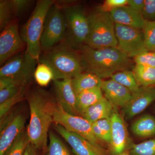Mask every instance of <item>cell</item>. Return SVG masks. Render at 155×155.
<instances>
[{"label": "cell", "instance_id": "1", "mask_svg": "<svg viewBox=\"0 0 155 155\" xmlns=\"http://www.w3.org/2000/svg\"><path fill=\"white\" fill-rule=\"evenodd\" d=\"M27 98L30 113V121L26 128L29 141L38 150L46 152L57 101L48 92L40 88L28 92Z\"/></svg>", "mask_w": 155, "mask_h": 155}, {"label": "cell", "instance_id": "2", "mask_svg": "<svg viewBox=\"0 0 155 155\" xmlns=\"http://www.w3.org/2000/svg\"><path fill=\"white\" fill-rule=\"evenodd\" d=\"M79 51L83 71L101 79L128 70L131 66L130 58L117 47L94 49L84 45Z\"/></svg>", "mask_w": 155, "mask_h": 155}, {"label": "cell", "instance_id": "3", "mask_svg": "<svg viewBox=\"0 0 155 155\" xmlns=\"http://www.w3.org/2000/svg\"><path fill=\"white\" fill-rule=\"evenodd\" d=\"M39 63L46 64L51 69L54 80L72 79L84 71L79 50L64 42L42 52Z\"/></svg>", "mask_w": 155, "mask_h": 155}, {"label": "cell", "instance_id": "4", "mask_svg": "<svg viewBox=\"0 0 155 155\" xmlns=\"http://www.w3.org/2000/svg\"><path fill=\"white\" fill-rule=\"evenodd\" d=\"M54 3L53 0L38 1L30 17L21 28L20 35L26 44V51L38 62L42 53L41 39L45 19L49 10Z\"/></svg>", "mask_w": 155, "mask_h": 155}, {"label": "cell", "instance_id": "5", "mask_svg": "<svg viewBox=\"0 0 155 155\" xmlns=\"http://www.w3.org/2000/svg\"><path fill=\"white\" fill-rule=\"evenodd\" d=\"M88 19L89 34L85 45L94 49L117 47L115 23L109 12L99 8Z\"/></svg>", "mask_w": 155, "mask_h": 155}, {"label": "cell", "instance_id": "6", "mask_svg": "<svg viewBox=\"0 0 155 155\" xmlns=\"http://www.w3.org/2000/svg\"><path fill=\"white\" fill-rule=\"evenodd\" d=\"M67 25L66 38L64 41L70 46L79 50L85 45L89 34L88 16L81 6H69L62 9Z\"/></svg>", "mask_w": 155, "mask_h": 155}, {"label": "cell", "instance_id": "7", "mask_svg": "<svg viewBox=\"0 0 155 155\" xmlns=\"http://www.w3.org/2000/svg\"><path fill=\"white\" fill-rule=\"evenodd\" d=\"M38 61L26 50L9 59L0 69V77L11 78L17 84L28 86L34 78Z\"/></svg>", "mask_w": 155, "mask_h": 155}, {"label": "cell", "instance_id": "8", "mask_svg": "<svg viewBox=\"0 0 155 155\" xmlns=\"http://www.w3.org/2000/svg\"><path fill=\"white\" fill-rule=\"evenodd\" d=\"M67 30V20L62 9L54 4L45 19L41 39L42 52L47 51L64 41Z\"/></svg>", "mask_w": 155, "mask_h": 155}, {"label": "cell", "instance_id": "9", "mask_svg": "<svg viewBox=\"0 0 155 155\" xmlns=\"http://www.w3.org/2000/svg\"><path fill=\"white\" fill-rule=\"evenodd\" d=\"M54 122L61 125L69 132L77 134L97 146H100L99 140L92 130V124L84 117L68 114L57 103L54 116Z\"/></svg>", "mask_w": 155, "mask_h": 155}, {"label": "cell", "instance_id": "10", "mask_svg": "<svg viewBox=\"0 0 155 155\" xmlns=\"http://www.w3.org/2000/svg\"><path fill=\"white\" fill-rule=\"evenodd\" d=\"M115 28L117 48L129 58H134L140 53L147 51L142 29L115 23Z\"/></svg>", "mask_w": 155, "mask_h": 155}, {"label": "cell", "instance_id": "11", "mask_svg": "<svg viewBox=\"0 0 155 155\" xmlns=\"http://www.w3.org/2000/svg\"><path fill=\"white\" fill-rule=\"evenodd\" d=\"M26 44L18 29V21L14 19L1 31L0 35V65L25 51Z\"/></svg>", "mask_w": 155, "mask_h": 155}, {"label": "cell", "instance_id": "12", "mask_svg": "<svg viewBox=\"0 0 155 155\" xmlns=\"http://www.w3.org/2000/svg\"><path fill=\"white\" fill-rule=\"evenodd\" d=\"M25 116L10 111L1 118L0 155H3L18 136L25 130Z\"/></svg>", "mask_w": 155, "mask_h": 155}, {"label": "cell", "instance_id": "13", "mask_svg": "<svg viewBox=\"0 0 155 155\" xmlns=\"http://www.w3.org/2000/svg\"><path fill=\"white\" fill-rule=\"evenodd\" d=\"M53 127L64 139L76 155H105L101 147L97 146L77 134L67 131L64 127L54 123Z\"/></svg>", "mask_w": 155, "mask_h": 155}, {"label": "cell", "instance_id": "14", "mask_svg": "<svg viewBox=\"0 0 155 155\" xmlns=\"http://www.w3.org/2000/svg\"><path fill=\"white\" fill-rule=\"evenodd\" d=\"M54 83L57 103L68 114L78 116L77 96L73 89L72 79L54 80Z\"/></svg>", "mask_w": 155, "mask_h": 155}, {"label": "cell", "instance_id": "15", "mask_svg": "<svg viewBox=\"0 0 155 155\" xmlns=\"http://www.w3.org/2000/svg\"><path fill=\"white\" fill-rule=\"evenodd\" d=\"M155 101V86H141L132 94V97L124 107L126 118L130 119L144 110Z\"/></svg>", "mask_w": 155, "mask_h": 155}, {"label": "cell", "instance_id": "16", "mask_svg": "<svg viewBox=\"0 0 155 155\" xmlns=\"http://www.w3.org/2000/svg\"><path fill=\"white\" fill-rule=\"evenodd\" d=\"M111 140L110 144L115 155L124 152L127 142V128L121 116L114 110L110 117Z\"/></svg>", "mask_w": 155, "mask_h": 155}, {"label": "cell", "instance_id": "17", "mask_svg": "<svg viewBox=\"0 0 155 155\" xmlns=\"http://www.w3.org/2000/svg\"><path fill=\"white\" fill-rule=\"evenodd\" d=\"M115 24L142 29L145 22L142 14L128 5L123 6L110 12Z\"/></svg>", "mask_w": 155, "mask_h": 155}, {"label": "cell", "instance_id": "18", "mask_svg": "<svg viewBox=\"0 0 155 155\" xmlns=\"http://www.w3.org/2000/svg\"><path fill=\"white\" fill-rule=\"evenodd\" d=\"M101 88L106 97L115 107L124 108L132 97L129 90L111 79L103 81Z\"/></svg>", "mask_w": 155, "mask_h": 155}, {"label": "cell", "instance_id": "19", "mask_svg": "<svg viewBox=\"0 0 155 155\" xmlns=\"http://www.w3.org/2000/svg\"><path fill=\"white\" fill-rule=\"evenodd\" d=\"M114 107L113 104L104 97L88 108L82 116L92 124L101 119L110 118L114 111Z\"/></svg>", "mask_w": 155, "mask_h": 155}, {"label": "cell", "instance_id": "20", "mask_svg": "<svg viewBox=\"0 0 155 155\" xmlns=\"http://www.w3.org/2000/svg\"><path fill=\"white\" fill-rule=\"evenodd\" d=\"M102 79L89 72H82L72 79V86L76 96L85 91L101 87Z\"/></svg>", "mask_w": 155, "mask_h": 155}, {"label": "cell", "instance_id": "21", "mask_svg": "<svg viewBox=\"0 0 155 155\" xmlns=\"http://www.w3.org/2000/svg\"><path fill=\"white\" fill-rule=\"evenodd\" d=\"M104 97L101 87L85 91L78 95L76 104L79 114L83 115L88 108L97 102Z\"/></svg>", "mask_w": 155, "mask_h": 155}, {"label": "cell", "instance_id": "22", "mask_svg": "<svg viewBox=\"0 0 155 155\" xmlns=\"http://www.w3.org/2000/svg\"><path fill=\"white\" fill-rule=\"evenodd\" d=\"M134 134L141 137L155 136V119L151 115L146 114L134 122L131 125Z\"/></svg>", "mask_w": 155, "mask_h": 155}, {"label": "cell", "instance_id": "23", "mask_svg": "<svg viewBox=\"0 0 155 155\" xmlns=\"http://www.w3.org/2000/svg\"><path fill=\"white\" fill-rule=\"evenodd\" d=\"M110 78L129 90L132 94L138 91L141 87L137 80L133 71L129 70L116 72Z\"/></svg>", "mask_w": 155, "mask_h": 155}, {"label": "cell", "instance_id": "24", "mask_svg": "<svg viewBox=\"0 0 155 155\" xmlns=\"http://www.w3.org/2000/svg\"><path fill=\"white\" fill-rule=\"evenodd\" d=\"M133 72L140 86H155V68L136 64Z\"/></svg>", "mask_w": 155, "mask_h": 155}, {"label": "cell", "instance_id": "25", "mask_svg": "<svg viewBox=\"0 0 155 155\" xmlns=\"http://www.w3.org/2000/svg\"><path fill=\"white\" fill-rule=\"evenodd\" d=\"M29 143L27 130L25 129L18 136L3 155H24Z\"/></svg>", "mask_w": 155, "mask_h": 155}, {"label": "cell", "instance_id": "26", "mask_svg": "<svg viewBox=\"0 0 155 155\" xmlns=\"http://www.w3.org/2000/svg\"><path fill=\"white\" fill-rule=\"evenodd\" d=\"M49 140L46 155H72L64 143L52 130L49 132Z\"/></svg>", "mask_w": 155, "mask_h": 155}, {"label": "cell", "instance_id": "27", "mask_svg": "<svg viewBox=\"0 0 155 155\" xmlns=\"http://www.w3.org/2000/svg\"><path fill=\"white\" fill-rule=\"evenodd\" d=\"M34 79L38 85L47 86L51 81L54 80V76L52 70L48 66L42 63H38L34 74Z\"/></svg>", "mask_w": 155, "mask_h": 155}, {"label": "cell", "instance_id": "28", "mask_svg": "<svg viewBox=\"0 0 155 155\" xmlns=\"http://www.w3.org/2000/svg\"><path fill=\"white\" fill-rule=\"evenodd\" d=\"M142 30L146 49L148 51L155 52V21L146 20Z\"/></svg>", "mask_w": 155, "mask_h": 155}, {"label": "cell", "instance_id": "29", "mask_svg": "<svg viewBox=\"0 0 155 155\" xmlns=\"http://www.w3.org/2000/svg\"><path fill=\"white\" fill-rule=\"evenodd\" d=\"M130 155H155V139L150 140L134 144L131 147Z\"/></svg>", "mask_w": 155, "mask_h": 155}, {"label": "cell", "instance_id": "30", "mask_svg": "<svg viewBox=\"0 0 155 155\" xmlns=\"http://www.w3.org/2000/svg\"><path fill=\"white\" fill-rule=\"evenodd\" d=\"M13 12L9 6L8 1H0V30L2 31L14 19Z\"/></svg>", "mask_w": 155, "mask_h": 155}, {"label": "cell", "instance_id": "31", "mask_svg": "<svg viewBox=\"0 0 155 155\" xmlns=\"http://www.w3.org/2000/svg\"><path fill=\"white\" fill-rule=\"evenodd\" d=\"M27 88L22 90L18 94L12 97L8 100H7L4 103L0 104V117L2 118L5 116L10 111L11 109L17 103L22 101L24 99L26 92H27Z\"/></svg>", "mask_w": 155, "mask_h": 155}, {"label": "cell", "instance_id": "32", "mask_svg": "<svg viewBox=\"0 0 155 155\" xmlns=\"http://www.w3.org/2000/svg\"><path fill=\"white\" fill-rule=\"evenodd\" d=\"M134 58L136 64L144 65L155 68V52L144 51Z\"/></svg>", "mask_w": 155, "mask_h": 155}, {"label": "cell", "instance_id": "33", "mask_svg": "<svg viewBox=\"0 0 155 155\" xmlns=\"http://www.w3.org/2000/svg\"><path fill=\"white\" fill-rule=\"evenodd\" d=\"M32 2L30 0H10L9 6L14 17L19 16L28 8Z\"/></svg>", "mask_w": 155, "mask_h": 155}, {"label": "cell", "instance_id": "34", "mask_svg": "<svg viewBox=\"0 0 155 155\" xmlns=\"http://www.w3.org/2000/svg\"><path fill=\"white\" fill-rule=\"evenodd\" d=\"M27 88V86L14 84L0 90V104L4 103Z\"/></svg>", "mask_w": 155, "mask_h": 155}, {"label": "cell", "instance_id": "35", "mask_svg": "<svg viewBox=\"0 0 155 155\" xmlns=\"http://www.w3.org/2000/svg\"><path fill=\"white\" fill-rule=\"evenodd\" d=\"M142 14L146 21H155V0H145Z\"/></svg>", "mask_w": 155, "mask_h": 155}, {"label": "cell", "instance_id": "36", "mask_svg": "<svg viewBox=\"0 0 155 155\" xmlns=\"http://www.w3.org/2000/svg\"><path fill=\"white\" fill-rule=\"evenodd\" d=\"M104 134L105 142L110 144L111 140V122L110 118L104 119L95 122Z\"/></svg>", "mask_w": 155, "mask_h": 155}, {"label": "cell", "instance_id": "37", "mask_svg": "<svg viewBox=\"0 0 155 155\" xmlns=\"http://www.w3.org/2000/svg\"><path fill=\"white\" fill-rule=\"evenodd\" d=\"M127 0H107L100 8L110 13V11L120 7L127 5Z\"/></svg>", "mask_w": 155, "mask_h": 155}, {"label": "cell", "instance_id": "38", "mask_svg": "<svg viewBox=\"0 0 155 155\" xmlns=\"http://www.w3.org/2000/svg\"><path fill=\"white\" fill-rule=\"evenodd\" d=\"M145 5V0H127V5L142 14Z\"/></svg>", "mask_w": 155, "mask_h": 155}, {"label": "cell", "instance_id": "39", "mask_svg": "<svg viewBox=\"0 0 155 155\" xmlns=\"http://www.w3.org/2000/svg\"><path fill=\"white\" fill-rule=\"evenodd\" d=\"M14 84H18L14 80L11 78H8L0 77V90H2Z\"/></svg>", "mask_w": 155, "mask_h": 155}, {"label": "cell", "instance_id": "40", "mask_svg": "<svg viewBox=\"0 0 155 155\" xmlns=\"http://www.w3.org/2000/svg\"><path fill=\"white\" fill-rule=\"evenodd\" d=\"M24 155H39L38 150L29 143L26 147Z\"/></svg>", "mask_w": 155, "mask_h": 155}, {"label": "cell", "instance_id": "41", "mask_svg": "<svg viewBox=\"0 0 155 155\" xmlns=\"http://www.w3.org/2000/svg\"><path fill=\"white\" fill-rule=\"evenodd\" d=\"M117 155H130V154H128V153L126 152H123L122 153L120 154Z\"/></svg>", "mask_w": 155, "mask_h": 155}]
</instances>
